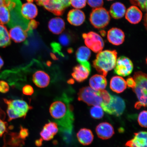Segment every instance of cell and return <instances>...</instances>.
<instances>
[{"mask_svg":"<svg viewBox=\"0 0 147 147\" xmlns=\"http://www.w3.org/2000/svg\"><path fill=\"white\" fill-rule=\"evenodd\" d=\"M71 101L70 97L63 94L55 99L49 108L51 117L64 138L71 135L73 131L74 117Z\"/></svg>","mask_w":147,"mask_h":147,"instance_id":"cell-1","label":"cell"},{"mask_svg":"<svg viewBox=\"0 0 147 147\" xmlns=\"http://www.w3.org/2000/svg\"><path fill=\"white\" fill-rule=\"evenodd\" d=\"M117 58L115 50H105L98 53L93 61V66L99 73L106 77L115 67Z\"/></svg>","mask_w":147,"mask_h":147,"instance_id":"cell-2","label":"cell"},{"mask_svg":"<svg viewBox=\"0 0 147 147\" xmlns=\"http://www.w3.org/2000/svg\"><path fill=\"white\" fill-rule=\"evenodd\" d=\"M4 5L8 9L10 15L9 27L18 26L27 32L29 20L24 18L21 13L22 3L20 0H4Z\"/></svg>","mask_w":147,"mask_h":147,"instance_id":"cell-3","label":"cell"},{"mask_svg":"<svg viewBox=\"0 0 147 147\" xmlns=\"http://www.w3.org/2000/svg\"><path fill=\"white\" fill-rule=\"evenodd\" d=\"M136 86L133 89L136 93L138 102L136 103L135 107L139 109L142 107L147 106V75L142 71H137L134 75Z\"/></svg>","mask_w":147,"mask_h":147,"instance_id":"cell-4","label":"cell"},{"mask_svg":"<svg viewBox=\"0 0 147 147\" xmlns=\"http://www.w3.org/2000/svg\"><path fill=\"white\" fill-rule=\"evenodd\" d=\"M3 100L7 105V113L9 121L16 119L25 118L28 112L32 108L25 101L20 99H4Z\"/></svg>","mask_w":147,"mask_h":147,"instance_id":"cell-5","label":"cell"},{"mask_svg":"<svg viewBox=\"0 0 147 147\" xmlns=\"http://www.w3.org/2000/svg\"><path fill=\"white\" fill-rule=\"evenodd\" d=\"M89 20L94 27L100 29L107 26L110 21V16L108 11L101 7L92 10Z\"/></svg>","mask_w":147,"mask_h":147,"instance_id":"cell-6","label":"cell"},{"mask_svg":"<svg viewBox=\"0 0 147 147\" xmlns=\"http://www.w3.org/2000/svg\"><path fill=\"white\" fill-rule=\"evenodd\" d=\"M78 99L89 106H100L102 102L99 91L94 90L89 87H83L80 90Z\"/></svg>","mask_w":147,"mask_h":147,"instance_id":"cell-7","label":"cell"},{"mask_svg":"<svg viewBox=\"0 0 147 147\" xmlns=\"http://www.w3.org/2000/svg\"><path fill=\"white\" fill-rule=\"evenodd\" d=\"M103 110L109 115L120 116L125 109V103L121 97L111 95V100L107 104L100 105Z\"/></svg>","mask_w":147,"mask_h":147,"instance_id":"cell-8","label":"cell"},{"mask_svg":"<svg viewBox=\"0 0 147 147\" xmlns=\"http://www.w3.org/2000/svg\"><path fill=\"white\" fill-rule=\"evenodd\" d=\"M84 43L87 47L95 53L100 52L103 49L104 42L100 35L90 32L82 34Z\"/></svg>","mask_w":147,"mask_h":147,"instance_id":"cell-9","label":"cell"},{"mask_svg":"<svg viewBox=\"0 0 147 147\" xmlns=\"http://www.w3.org/2000/svg\"><path fill=\"white\" fill-rule=\"evenodd\" d=\"M114 72L122 76H126L131 74L133 69V64L129 58L121 56L117 59L115 67Z\"/></svg>","mask_w":147,"mask_h":147,"instance_id":"cell-10","label":"cell"},{"mask_svg":"<svg viewBox=\"0 0 147 147\" xmlns=\"http://www.w3.org/2000/svg\"><path fill=\"white\" fill-rule=\"evenodd\" d=\"M91 71V67L89 62L84 65L80 64L74 67L71 75L77 82H82L88 78Z\"/></svg>","mask_w":147,"mask_h":147,"instance_id":"cell-11","label":"cell"},{"mask_svg":"<svg viewBox=\"0 0 147 147\" xmlns=\"http://www.w3.org/2000/svg\"><path fill=\"white\" fill-rule=\"evenodd\" d=\"M59 131L57 124L54 122H49L44 126L40 133L42 140L49 141L53 139Z\"/></svg>","mask_w":147,"mask_h":147,"instance_id":"cell-12","label":"cell"},{"mask_svg":"<svg viewBox=\"0 0 147 147\" xmlns=\"http://www.w3.org/2000/svg\"><path fill=\"white\" fill-rule=\"evenodd\" d=\"M108 41L115 45H122L124 41L125 35L121 29L117 28H113L109 29L107 32Z\"/></svg>","mask_w":147,"mask_h":147,"instance_id":"cell-13","label":"cell"},{"mask_svg":"<svg viewBox=\"0 0 147 147\" xmlns=\"http://www.w3.org/2000/svg\"><path fill=\"white\" fill-rule=\"evenodd\" d=\"M96 132L100 139L106 140L111 138L114 134V130L111 124L107 122H102L96 126Z\"/></svg>","mask_w":147,"mask_h":147,"instance_id":"cell-14","label":"cell"},{"mask_svg":"<svg viewBox=\"0 0 147 147\" xmlns=\"http://www.w3.org/2000/svg\"><path fill=\"white\" fill-rule=\"evenodd\" d=\"M86 16L82 11L78 9L70 11L67 14V20L71 25L75 26L82 25L85 21Z\"/></svg>","mask_w":147,"mask_h":147,"instance_id":"cell-15","label":"cell"},{"mask_svg":"<svg viewBox=\"0 0 147 147\" xmlns=\"http://www.w3.org/2000/svg\"><path fill=\"white\" fill-rule=\"evenodd\" d=\"M142 16L140 9L135 5L130 7L125 13L126 19L133 24L139 23L142 19Z\"/></svg>","mask_w":147,"mask_h":147,"instance_id":"cell-16","label":"cell"},{"mask_svg":"<svg viewBox=\"0 0 147 147\" xmlns=\"http://www.w3.org/2000/svg\"><path fill=\"white\" fill-rule=\"evenodd\" d=\"M147 133L140 131L135 134L133 139L126 143L127 147H147Z\"/></svg>","mask_w":147,"mask_h":147,"instance_id":"cell-17","label":"cell"},{"mask_svg":"<svg viewBox=\"0 0 147 147\" xmlns=\"http://www.w3.org/2000/svg\"><path fill=\"white\" fill-rule=\"evenodd\" d=\"M32 80L37 87L44 88L49 85L50 78L49 75L45 71L39 70L33 74Z\"/></svg>","mask_w":147,"mask_h":147,"instance_id":"cell-18","label":"cell"},{"mask_svg":"<svg viewBox=\"0 0 147 147\" xmlns=\"http://www.w3.org/2000/svg\"><path fill=\"white\" fill-rule=\"evenodd\" d=\"M39 5H42L47 10L57 16L61 15L65 9L54 0H43Z\"/></svg>","mask_w":147,"mask_h":147,"instance_id":"cell-19","label":"cell"},{"mask_svg":"<svg viewBox=\"0 0 147 147\" xmlns=\"http://www.w3.org/2000/svg\"><path fill=\"white\" fill-rule=\"evenodd\" d=\"M107 83L105 77L102 75H93L89 80L90 87L95 91H100L105 89Z\"/></svg>","mask_w":147,"mask_h":147,"instance_id":"cell-20","label":"cell"},{"mask_svg":"<svg viewBox=\"0 0 147 147\" xmlns=\"http://www.w3.org/2000/svg\"><path fill=\"white\" fill-rule=\"evenodd\" d=\"M9 34L10 38L16 43L24 41L27 36V32L18 26L11 28Z\"/></svg>","mask_w":147,"mask_h":147,"instance_id":"cell-21","label":"cell"},{"mask_svg":"<svg viewBox=\"0 0 147 147\" xmlns=\"http://www.w3.org/2000/svg\"><path fill=\"white\" fill-rule=\"evenodd\" d=\"M127 83L126 80L122 77L114 76L110 82V88L113 91L117 93H121L126 89Z\"/></svg>","mask_w":147,"mask_h":147,"instance_id":"cell-22","label":"cell"},{"mask_svg":"<svg viewBox=\"0 0 147 147\" xmlns=\"http://www.w3.org/2000/svg\"><path fill=\"white\" fill-rule=\"evenodd\" d=\"M79 142L84 146L91 144L93 140L94 135L91 130L88 129H81L77 134Z\"/></svg>","mask_w":147,"mask_h":147,"instance_id":"cell-23","label":"cell"},{"mask_svg":"<svg viewBox=\"0 0 147 147\" xmlns=\"http://www.w3.org/2000/svg\"><path fill=\"white\" fill-rule=\"evenodd\" d=\"M21 13L23 17L26 19H33L37 15L38 10L34 3H28L22 5Z\"/></svg>","mask_w":147,"mask_h":147,"instance_id":"cell-24","label":"cell"},{"mask_svg":"<svg viewBox=\"0 0 147 147\" xmlns=\"http://www.w3.org/2000/svg\"><path fill=\"white\" fill-rule=\"evenodd\" d=\"M126 12V7L123 4L119 2L112 4L109 11L110 15L115 19H120L123 17Z\"/></svg>","mask_w":147,"mask_h":147,"instance_id":"cell-25","label":"cell"},{"mask_svg":"<svg viewBox=\"0 0 147 147\" xmlns=\"http://www.w3.org/2000/svg\"><path fill=\"white\" fill-rule=\"evenodd\" d=\"M65 24L61 18H56L49 21V28L51 32L55 34L61 33L65 28Z\"/></svg>","mask_w":147,"mask_h":147,"instance_id":"cell-26","label":"cell"},{"mask_svg":"<svg viewBox=\"0 0 147 147\" xmlns=\"http://www.w3.org/2000/svg\"><path fill=\"white\" fill-rule=\"evenodd\" d=\"M76 60L80 64H84L88 62L91 55V52L88 47H79L76 53Z\"/></svg>","mask_w":147,"mask_h":147,"instance_id":"cell-27","label":"cell"},{"mask_svg":"<svg viewBox=\"0 0 147 147\" xmlns=\"http://www.w3.org/2000/svg\"><path fill=\"white\" fill-rule=\"evenodd\" d=\"M11 40L8 30L0 23V47H5L10 45Z\"/></svg>","mask_w":147,"mask_h":147,"instance_id":"cell-28","label":"cell"},{"mask_svg":"<svg viewBox=\"0 0 147 147\" xmlns=\"http://www.w3.org/2000/svg\"><path fill=\"white\" fill-rule=\"evenodd\" d=\"M9 136V147H21L25 144L24 140L21 138L18 133H12Z\"/></svg>","mask_w":147,"mask_h":147,"instance_id":"cell-29","label":"cell"},{"mask_svg":"<svg viewBox=\"0 0 147 147\" xmlns=\"http://www.w3.org/2000/svg\"><path fill=\"white\" fill-rule=\"evenodd\" d=\"M10 15L8 9L5 5L0 6V23L8 24L10 21Z\"/></svg>","mask_w":147,"mask_h":147,"instance_id":"cell-30","label":"cell"},{"mask_svg":"<svg viewBox=\"0 0 147 147\" xmlns=\"http://www.w3.org/2000/svg\"><path fill=\"white\" fill-rule=\"evenodd\" d=\"M91 116L93 118L96 119H100L103 117V110L100 106H94L92 107L90 110Z\"/></svg>","mask_w":147,"mask_h":147,"instance_id":"cell-31","label":"cell"},{"mask_svg":"<svg viewBox=\"0 0 147 147\" xmlns=\"http://www.w3.org/2000/svg\"><path fill=\"white\" fill-rule=\"evenodd\" d=\"M99 93L102 100V102L101 105H105L109 103L111 100V95L106 90H102L99 91Z\"/></svg>","mask_w":147,"mask_h":147,"instance_id":"cell-32","label":"cell"},{"mask_svg":"<svg viewBox=\"0 0 147 147\" xmlns=\"http://www.w3.org/2000/svg\"><path fill=\"white\" fill-rule=\"evenodd\" d=\"M147 111L144 110L139 113L138 117V122L142 127H147Z\"/></svg>","mask_w":147,"mask_h":147,"instance_id":"cell-33","label":"cell"},{"mask_svg":"<svg viewBox=\"0 0 147 147\" xmlns=\"http://www.w3.org/2000/svg\"><path fill=\"white\" fill-rule=\"evenodd\" d=\"M131 4L139 7L143 11L147 10V0H129Z\"/></svg>","mask_w":147,"mask_h":147,"instance_id":"cell-34","label":"cell"},{"mask_svg":"<svg viewBox=\"0 0 147 147\" xmlns=\"http://www.w3.org/2000/svg\"><path fill=\"white\" fill-rule=\"evenodd\" d=\"M87 0H70V4L75 8L80 9L84 8Z\"/></svg>","mask_w":147,"mask_h":147,"instance_id":"cell-35","label":"cell"},{"mask_svg":"<svg viewBox=\"0 0 147 147\" xmlns=\"http://www.w3.org/2000/svg\"><path fill=\"white\" fill-rule=\"evenodd\" d=\"M87 3L90 6L94 8L102 7L104 5L103 0H87Z\"/></svg>","mask_w":147,"mask_h":147,"instance_id":"cell-36","label":"cell"},{"mask_svg":"<svg viewBox=\"0 0 147 147\" xmlns=\"http://www.w3.org/2000/svg\"><path fill=\"white\" fill-rule=\"evenodd\" d=\"M59 40L60 43L64 46L69 45L71 42L70 37L68 35L65 34H61Z\"/></svg>","mask_w":147,"mask_h":147,"instance_id":"cell-37","label":"cell"},{"mask_svg":"<svg viewBox=\"0 0 147 147\" xmlns=\"http://www.w3.org/2000/svg\"><path fill=\"white\" fill-rule=\"evenodd\" d=\"M23 93L26 95H32L34 93V90L32 86L29 84L24 86L22 89Z\"/></svg>","mask_w":147,"mask_h":147,"instance_id":"cell-38","label":"cell"},{"mask_svg":"<svg viewBox=\"0 0 147 147\" xmlns=\"http://www.w3.org/2000/svg\"><path fill=\"white\" fill-rule=\"evenodd\" d=\"M9 87L6 82L3 80L0 81V92L5 93L9 91Z\"/></svg>","mask_w":147,"mask_h":147,"instance_id":"cell-39","label":"cell"},{"mask_svg":"<svg viewBox=\"0 0 147 147\" xmlns=\"http://www.w3.org/2000/svg\"><path fill=\"white\" fill-rule=\"evenodd\" d=\"M38 25V23L34 20H32L29 22L27 32V34H31V33L32 32L33 29H35L37 26Z\"/></svg>","mask_w":147,"mask_h":147,"instance_id":"cell-40","label":"cell"},{"mask_svg":"<svg viewBox=\"0 0 147 147\" xmlns=\"http://www.w3.org/2000/svg\"><path fill=\"white\" fill-rule=\"evenodd\" d=\"M19 135L20 137L22 139L24 140L29 135L28 130L27 129L24 128L21 126L20 128V131H19Z\"/></svg>","mask_w":147,"mask_h":147,"instance_id":"cell-41","label":"cell"},{"mask_svg":"<svg viewBox=\"0 0 147 147\" xmlns=\"http://www.w3.org/2000/svg\"><path fill=\"white\" fill-rule=\"evenodd\" d=\"M7 124L0 119V137L2 136L7 130Z\"/></svg>","mask_w":147,"mask_h":147,"instance_id":"cell-42","label":"cell"},{"mask_svg":"<svg viewBox=\"0 0 147 147\" xmlns=\"http://www.w3.org/2000/svg\"><path fill=\"white\" fill-rule=\"evenodd\" d=\"M56 3L61 5L64 8H66L70 5V0H54Z\"/></svg>","mask_w":147,"mask_h":147,"instance_id":"cell-43","label":"cell"},{"mask_svg":"<svg viewBox=\"0 0 147 147\" xmlns=\"http://www.w3.org/2000/svg\"><path fill=\"white\" fill-rule=\"evenodd\" d=\"M127 85L129 87L131 88L132 89L135 87L136 86V83L133 78L129 77L126 80Z\"/></svg>","mask_w":147,"mask_h":147,"instance_id":"cell-44","label":"cell"},{"mask_svg":"<svg viewBox=\"0 0 147 147\" xmlns=\"http://www.w3.org/2000/svg\"><path fill=\"white\" fill-rule=\"evenodd\" d=\"M51 45L53 49L56 52H59L60 51L61 47L59 44L54 43L51 44Z\"/></svg>","mask_w":147,"mask_h":147,"instance_id":"cell-45","label":"cell"},{"mask_svg":"<svg viewBox=\"0 0 147 147\" xmlns=\"http://www.w3.org/2000/svg\"><path fill=\"white\" fill-rule=\"evenodd\" d=\"M43 140L41 139H40L36 140V144L38 146H41L42 144V142Z\"/></svg>","mask_w":147,"mask_h":147,"instance_id":"cell-46","label":"cell"},{"mask_svg":"<svg viewBox=\"0 0 147 147\" xmlns=\"http://www.w3.org/2000/svg\"><path fill=\"white\" fill-rule=\"evenodd\" d=\"M3 65H4V62H3L2 58L0 56V69H1V68L2 67Z\"/></svg>","mask_w":147,"mask_h":147,"instance_id":"cell-47","label":"cell"},{"mask_svg":"<svg viewBox=\"0 0 147 147\" xmlns=\"http://www.w3.org/2000/svg\"><path fill=\"white\" fill-rule=\"evenodd\" d=\"M51 58H52L53 59H54V60H57L58 59L57 58L56 56H55L54 54H53V53H51Z\"/></svg>","mask_w":147,"mask_h":147,"instance_id":"cell-48","label":"cell"},{"mask_svg":"<svg viewBox=\"0 0 147 147\" xmlns=\"http://www.w3.org/2000/svg\"><path fill=\"white\" fill-rule=\"evenodd\" d=\"M4 5V0H0V6Z\"/></svg>","mask_w":147,"mask_h":147,"instance_id":"cell-49","label":"cell"},{"mask_svg":"<svg viewBox=\"0 0 147 147\" xmlns=\"http://www.w3.org/2000/svg\"><path fill=\"white\" fill-rule=\"evenodd\" d=\"M35 1H36L37 2L38 4L39 5L40 3L42 2L43 1V0H35Z\"/></svg>","mask_w":147,"mask_h":147,"instance_id":"cell-50","label":"cell"},{"mask_svg":"<svg viewBox=\"0 0 147 147\" xmlns=\"http://www.w3.org/2000/svg\"><path fill=\"white\" fill-rule=\"evenodd\" d=\"M68 82L69 84H73L74 83V80H69L68 81Z\"/></svg>","mask_w":147,"mask_h":147,"instance_id":"cell-51","label":"cell"},{"mask_svg":"<svg viewBox=\"0 0 147 147\" xmlns=\"http://www.w3.org/2000/svg\"><path fill=\"white\" fill-rule=\"evenodd\" d=\"M28 2V3H32L33 1V0H27Z\"/></svg>","mask_w":147,"mask_h":147,"instance_id":"cell-52","label":"cell"},{"mask_svg":"<svg viewBox=\"0 0 147 147\" xmlns=\"http://www.w3.org/2000/svg\"><path fill=\"white\" fill-rule=\"evenodd\" d=\"M107 1H113V0H107Z\"/></svg>","mask_w":147,"mask_h":147,"instance_id":"cell-53","label":"cell"}]
</instances>
